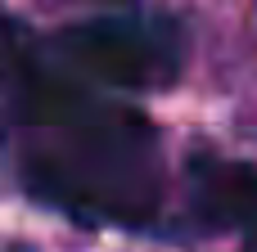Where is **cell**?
<instances>
[{
    "mask_svg": "<svg viewBox=\"0 0 257 252\" xmlns=\"http://www.w3.org/2000/svg\"><path fill=\"white\" fill-rule=\"evenodd\" d=\"M5 90L9 117L27 135L18 171L36 198L77 221L117 225H145L158 212L154 131L140 113L36 59H14Z\"/></svg>",
    "mask_w": 257,
    "mask_h": 252,
    "instance_id": "cell-1",
    "label": "cell"
},
{
    "mask_svg": "<svg viewBox=\"0 0 257 252\" xmlns=\"http://www.w3.org/2000/svg\"><path fill=\"white\" fill-rule=\"evenodd\" d=\"M59 54L77 72L108 81L117 90H158L176 81L185 63V36L172 18L117 14L68 27L59 36Z\"/></svg>",
    "mask_w": 257,
    "mask_h": 252,
    "instance_id": "cell-2",
    "label": "cell"
},
{
    "mask_svg": "<svg viewBox=\"0 0 257 252\" xmlns=\"http://www.w3.org/2000/svg\"><path fill=\"white\" fill-rule=\"evenodd\" d=\"M190 185L199 212L212 225L235 230L244 252H257V167L230 158H194Z\"/></svg>",
    "mask_w": 257,
    "mask_h": 252,
    "instance_id": "cell-3",
    "label": "cell"
}]
</instances>
